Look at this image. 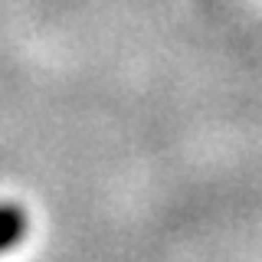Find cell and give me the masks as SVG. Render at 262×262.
<instances>
[{"instance_id":"1","label":"cell","mask_w":262,"mask_h":262,"mask_svg":"<svg viewBox=\"0 0 262 262\" xmlns=\"http://www.w3.org/2000/svg\"><path fill=\"white\" fill-rule=\"evenodd\" d=\"M27 229H30V216L20 203H0V252L13 249L27 236Z\"/></svg>"}]
</instances>
